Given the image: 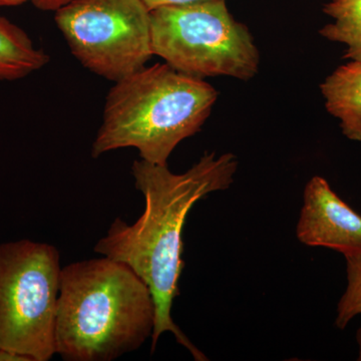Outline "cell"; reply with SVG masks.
Returning <instances> with one entry per match:
<instances>
[{"instance_id":"1","label":"cell","mask_w":361,"mask_h":361,"mask_svg":"<svg viewBox=\"0 0 361 361\" xmlns=\"http://www.w3.org/2000/svg\"><path fill=\"white\" fill-rule=\"evenodd\" d=\"M238 168L233 154H206L183 174H174L167 166L137 160L132 166L135 186L146 201L145 211L134 224L116 219L94 251L134 271L151 290L156 306L152 336V353L165 332L193 355L208 360L174 322L172 307L179 295V280L185 267L183 230L190 210L213 192L231 186Z\"/></svg>"},{"instance_id":"2","label":"cell","mask_w":361,"mask_h":361,"mask_svg":"<svg viewBox=\"0 0 361 361\" xmlns=\"http://www.w3.org/2000/svg\"><path fill=\"white\" fill-rule=\"evenodd\" d=\"M156 306L148 285L125 263L103 258L61 268L56 355L111 361L153 336Z\"/></svg>"},{"instance_id":"3","label":"cell","mask_w":361,"mask_h":361,"mask_svg":"<svg viewBox=\"0 0 361 361\" xmlns=\"http://www.w3.org/2000/svg\"><path fill=\"white\" fill-rule=\"evenodd\" d=\"M218 96L204 78L168 63L144 66L109 92L92 156L135 148L142 160L167 166L178 145L200 132Z\"/></svg>"},{"instance_id":"4","label":"cell","mask_w":361,"mask_h":361,"mask_svg":"<svg viewBox=\"0 0 361 361\" xmlns=\"http://www.w3.org/2000/svg\"><path fill=\"white\" fill-rule=\"evenodd\" d=\"M152 49L192 77L249 80L260 54L250 30L235 20L225 0L161 6L151 11Z\"/></svg>"},{"instance_id":"5","label":"cell","mask_w":361,"mask_h":361,"mask_svg":"<svg viewBox=\"0 0 361 361\" xmlns=\"http://www.w3.org/2000/svg\"><path fill=\"white\" fill-rule=\"evenodd\" d=\"M59 252L32 240L0 244V348L32 361L56 355Z\"/></svg>"},{"instance_id":"6","label":"cell","mask_w":361,"mask_h":361,"mask_svg":"<svg viewBox=\"0 0 361 361\" xmlns=\"http://www.w3.org/2000/svg\"><path fill=\"white\" fill-rule=\"evenodd\" d=\"M54 13L73 56L99 77L118 82L154 56L151 11L142 0H71Z\"/></svg>"},{"instance_id":"7","label":"cell","mask_w":361,"mask_h":361,"mask_svg":"<svg viewBox=\"0 0 361 361\" xmlns=\"http://www.w3.org/2000/svg\"><path fill=\"white\" fill-rule=\"evenodd\" d=\"M296 236L305 245L332 249L344 257L361 255V216L316 176L304 189Z\"/></svg>"},{"instance_id":"8","label":"cell","mask_w":361,"mask_h":361,"mask_svg":"<svg viewBox=\"0 0 361 361\" xmlns=\"http://www.w3.org/2000/svg\"><path fill=\"white\" fill-rule=\"evenodd\" d=\"M327 111L341 121L342 134L361 142V63L337 68L320 85Z\"/></svg>"},{"instance_id":"9","label":"cell","mask_w":361,"mask_h":361,"mask_svg":"<svg viewBox=\"0 0 361 361\" xmlns=\"http://www.w3.org/2000/svg\"><path fill=\"white\" fill-rule=\"evenodd\" d=\"M49 61V54L37 49L23 28L0 16V80H20Z\"/></svg>"},{"instance_id":"10","label":"cell","mask_w":361,"mask_h":361,"mask_svg":"<svg viewBox=\"0 0 361 361\" xmlns=\"http://www.w3.org/2000/svg\"><path fill=\"white\" fill-rule=\"evenodd\" d=\"M323 11L334 23L320 30V35L330 42L346 45L344 59L361 63V0H332Z\"/></svg>"},{"instance_id":"11","label":"cell","mask_w":361,"mask_h":361,"mask_svg":"<svg viewBox=\"0 0 361 361\" xmlns=\"http://www.w3.org/2000/svg\"><path fill=\"white\" fill-rule=\"evenodd\" d=\"M348 286L337 305L336 326L344 329L361 314V255L346 256Z\"/></svg>"},{"instance_id":"12","label":"cell","mask_w":361,"mask_h":361,"mask_svg":"<svg viewBox=\"0 0 361 361\" xmlns=\"http://www.w3.org/2000/svg\"><path fill=\"white\" fill-rule=\"evenodd\" d=\"M201 1H208V0H142V2L151 11L161 6H183V4Z\"/></svg>"},{"instance_id":"13","label":"cell","mask_w":361,"mask_h":361,"mask_svg":"<svg viewBox=\"0 0 361 361\" xmlns=\"http://www.w3.org/2000/svg\"><path fill=\"white\" fill-rule=\"evenodd\" d=\"M71 0H32L33 6L42 11H56Z\"/></svg>"},{"instance_id":"14","label":"cell","mask_w":361,"mask_h":361,"mask_svg":"<svg viewBox=\"0 0 361 361\" xmlns=\"http://www.w3.org/2000/svg\"><path fill=\"white\" fill-rule=\"evenodd\" d=\"M0 361H32L28 356L9 349L0 348Z\"/></svg>"},{"instance_id":"15","label":"cell","mask_w":361,"mask_h":361,"mask_svg":"<svg viewBox=\"0 0 361 361\" xmlns=\"http://www.w3.org/2000/svg\"><path fill=\"white\" fill-rule=\"evenodd\" d=\"M32 0H0V7H13L21 6Z\"/></svg>"},{"instance_id":"16","label":"cell","mask_w":361,"mask_h":361,"mask_svg":"<svg viewBox=\"0 0 361 361\" xmlns=\"http://www.w3.org/2000/svg\"><path fill=\"white\" fill-rule=\"evenodd\" d=\"M356 341H357V344H358L357 360L361 361V326L360 327V329L357 330V334H356Z\"/></svg>"}]
</instances>
